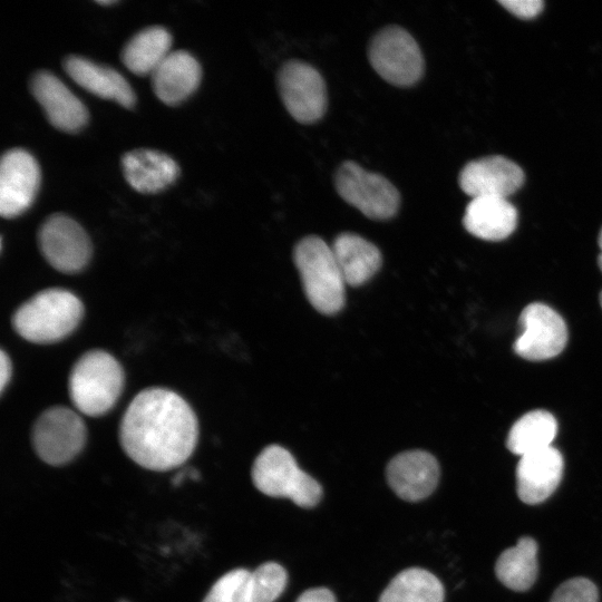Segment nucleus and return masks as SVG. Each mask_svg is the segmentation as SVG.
<instances>
[{"label": "nucleus", "instance_id": "nucleus-3", "mask_svg": "<svg viewBox=\"0 0 602 602\" xmlns=\"http://www.w3.org/2000/svg\"><path fill=\"white\" fill-rule=\"evenodd\" d=\"M124 383L120 362L109 352L94 349L74 363L68 380L69 397L79 414L99 417L115 406Z\"/></svg>", "mask_w": 602, "mask_h": 602}, {"label": "nucleus", "instance_id": "nucleus-5", "mask_svg": "<svg viewBox=\"0 0 602 602\" xmlns=\"http://www.w3.org/2000/svg\"><path fill=\"white\" fill-rule=\"evenodd\" d=\"M251 476L261 493L289 498L300 507H313L322 496L321 485L303 472L291 453L280 445L266 446L256 456Z\"/></svg>", "mask_w": 602, "mask_h": 602}, {"label": "nucleus", "instance_id": "nucleus-17", "mask_svg": "<svg viewBox=\"0 0 602 602\" xmlns=\"http://www.w3.org/2000/svg\"><path fill=\"white\" fill-rule=\"evenodd\" d=\"M64 69L77 85L95 96L113 100L125 108L135 106L136 96L117 70L75 55L64 60Z\"/></svg>", "mask_w": 602, "mask_h": 602}, {"label": "nucleus", "instance_id": "nucleus-24", "mask_svg": "<svg viewBox=\"0 0 602 602\" xmlns=\"http://www.w3.org/2000/svg\"><path fill=\"white\" fill-rule=\"evenodd\" d=\"M556 433L557 421L551 412L532 410L514 423L506 439V447L511 453L524 456L551 447Z\"/></svg>", "mask_w": 602, "mask_h": 602}, {"label": "nucleus", "instance_id": "nucleus-8", "mask_svg": "<svg viewBox=\"0 0 602 602\" xmlns=\"http://www.w3.org/2000/svg\"><path fill=\"white\" fill-rule=\"evenodd\" d=\"M334 186L347 203L373 220L392 217L400 205V194L392 183L353 161H344L338 167Z\"/></svg>", "mask_w": 602, "mask_h": 602}, {"label": "nucleus", "instance_id": "nucleus-2", "mask_svg": "<svg viewBox=\"0 0 602 602\" xmlns=\"http://www.w3.org/2000/svg\"><path fill=\"white\" fill-rule=\"evenodd\" d=\"M84 304L72 292L61 288L45 289L23 302L11 323L25 340L50 344L64 340L79 326Z\"/></svg>", "mask_w": 602, "mask_h": 602}, {"label": "nucleus", "instance_id": "nucleus-33", "mask_svg": "<svg viewBox=\"0 0 602 602\" xmlns=\"http://www.w3.org/2000/svg\"><path fill=\"white\" fill-rule=\"evenodd\" d=\"M96 2H97L98 4H100V6H109V4H114L116 1H114V0H105V1H103V0H97Z\"/></svg>", "mask_w": 602, "mask_h": 602}, {"label": "nucleus", "instance_id": "nucleus-35", "mask_svg": "<svg viewBox=\"0 0 602 602\" xmlns=\"http://www.w3.org/2000/svg\"><path fill=\"white\" fill-rule=\"evenodd\" d=\"M119 602H127V601H125V600H120Z\"/></svg>", "mask_w": 602, "mask_h": 602}, {"label": "nucleus", "instance_id": "nucleus-10", "mask_svg": "<svg viewBox=\"0 0 602 602\" xmlns=\"http://www.w3.org/2000/svg\"><path fill=\"white\" fill-rule=\"evenodd\" d=\"M38 244L46 261L65 274L81 272L91 258L88 234L79 223L65 214H54L41 224Z\"/></svg>", "mask_w": 602, "mask_h": 602}, {"label": "nucleus", "instance_id": "nucleus-1", "mask_svg": "<svg viewBox=\"0 0 602 602\" xmlns=\"http://www.w3.org/2000/svg\"><path fill=\"white\" fill-rule=\"evenodd\" d=\"M198 439V423L190 404L163 387L138 392L119 425V441L139 466L166 472L184 464Z\"/></svg>", "mask_w": 602, "mask_h": 602}, {"label": "nucleus", "instance_id": "nucleus-19", "mask_svg": "<svg viewBox=\"0 0 602 602\" xmlns=\"http://www.w3.org/2000/svg\"><path fill=\"white\" fill-rule=\"evenodd\" d=\"M151 76L157 98L166 105L175 106L196 90L202 69L190 52L176 50L171 51Z\"/></svg>", "mask_w": 602, "mask_h": 602}, {"label": "nucleus", "instance_id": "nucleus-20", "mask_svg": "<svg viewBox=\"0 0 602 602\" xmlns=\"http://www.w3.org/2000/svg\"><path fill=\"white\" fill-rule=\"evenodd\" d=\"M517 219V210L507 198L482 196L467 204L463 225L478 239L501 241L514 232Z\"/></svg>", "mask_w": 602, "mask_h": 602}, {"label": "nucleus", "instance_id": "nucleus-22", "mask_svg": "<svg viewBox=\"0 0 602 602\" xmlns=\"http://www.w3.org/2000/svg\"><path fill=\"white\" fill-rule=\"evenodd\" d=\"M171 45L172 36L165 28H145L125 45L122 51L123 64L135 75H152L169 55Z\"/></svg>", "mask_w": 602, "mask_h": 602}, {"label": "nucleus", "instance_id": "nucleus-31", "mask_svg": "<svg viewBox=\"0 0 602 602\" xmlns=\"http://www.w3.org/2000/svg\"><path fill=\"white\" fill-rule=\"evenodd\" d=\"M12 375V365L9 356L2 349L0 355V391L3 392L10 382Z\"/></svg>", "mask_w": 602, "mask_h": 602}, {"label": "nucleus", "instance_id": "nucleus-12", "mask_svg": "<svg viewBox=\"0 0 602 602\" xmlns=\"http://www.w3.org/2000/svg\"><path fill=\"white\" fill-rule=\"evenodd\" d=\"M40 185V168L27 151H7L0 164V214L13 219L33 203Z\"/></svg>", "mask_w": 602, "mask_h": 602}, {"label": "nucleus", "instance_id": "nucleus-11", "mask_svg": "<svg viewBox=\"0 0 602 602\" xmlns=\"http://www.w3.org/2000/svg\"><path fill=\"white\" fill-rule=\"evenodd\" d=\"M521 334L514 351L531 361H542L560 355L567 342V327L563 318L551 307L533 302L520 315Z\"/></svg>", "mask_w": 602, "mask_h": 602}, {"label": "nucleus", "instance_id": "nucleus-4", "mask_svg": "<svg viewBox=\"0 0 602 602\" xmlns=\"http://www.w3.org/2000/svg\"><path fill=\"white\" fill-rule=\"evenodd\" d=\"M293 261L310 304L320 313H338L346 302V281L332 247L317 236L308 235L294 246Z\"/></svg>", "mask_w": 602, "mask_h": 602}, {"label": "nucleus", "instance_id": "nucleus-14", "mask_svg": "<svg viewBox=\"0 0 602 602\" xmlns=\"http://www.w3.org/2000/svg\"><path fill=\"white\" fill-rule=\"evenodd\" d=\"M30 90L54 127L76 133L86 126L88 122L86 106L52 72L48 70L36 72L30 80Z\"/></svg>", "mask_w": 602, "mask_h": 602}, {"label": "nucleus", "instance_id": "nucleus-30", "mask_svg": "<svg viewBox=\"0 0 602 602\" xmlns=\"http://www.w3.org/2000/svg\"><path fill=\"white\" fill-rule=\"evenodd\" d=\"M295 602H337V600L329 589L314 588L301 593Z\"/></svg>", "mask_w": 602, "mask_h": 602}, {"label": "nucleus", "instance_id": "nucleus-29", "mask_svg": "<svg viewBox=\"0 0 602 602\" xmlns=\"http://www.w3.org/2000/svg\"><path fill=\"white\" fill-rule=\"evenodd\" d=\"M498 3L521 19L536 17L544 7L542 0H498Z\"/></svg>", "mask_w": 602, "mask_h": 602}, {"label": "nucleus", "instance_id": "nucleus-13", "mask_svg": "<svg viewBox=\"0 0 602 602\" xmlns=\"http://www.w3.org/2000/svg\"><path fill=\"white\" fill-rule=\"evenodd\" d=\"M524 183L523 169L513 161L501 156H486L467 163L458 175L464 193L474 197H505Z\"/></svg>", "mask_w": 602, "mask_h": 602}, {"label": "nucleus", "instance_id": "nucleus-15", "mask_svg": "<svg viewBox=\"0 0 602 602\" xmlns=\"http://www.w3.org/2000/svg\"><path fill=\"white\" fill-rule=\"evenodd\" d=\"M439 464L428 452L414 449L396 455L386 467L391 489L404 501L428 497L439 480Z\"/></svg>", "mask_w": 602, "mask_h": 602}, {"label": "nucleus", "instance_id": "nucleus-23", "mask_svg": "<svg viewBox=\"0 0 602 602\" xmlns=\"http://www.w3.org/2000/svg\"><path fill=\"white\" fill-rule=\"evenodd\" d=\"M537 543L523 536L515 546L502 552L495 564L497 579L508 589L523 592L537 577Z\"/></svg>", "mask_w": 602, "mask_h": 602}, {"label": "nucleus", "instance_id": "nucleus-32", "mask_svg": "<svg viewBox=\"0 0 602 602\" xmlns=\"http://www.w3.org/2000/svg\"><path fill=\"white\" fill-rule=\"evenodd\" d=\"M598 243H599V247H600V254L598 256V264H599V268H600V270L602 272V229L600 230V233H599Z\"/></svg>", "mask_w": 602, "mask_h": 602}, {"label": "nucleus", "instance_id": "nucleus-34", "mask_svg": "<svg viewBox=\"0 0 602 602\" xmlns=\"http://www.w3.org/2000/svg\"><path fill=\"white\" fill-rule=\"evenodd\" d=\"M600 304H601V307H602V291H601V293H600Z\"/></svg>", "mask_w": 602, "mask_h": 602}, {"label": "nucleus", "instance_id": "nucleus-21", "mask_svg": "<svg viewBox=\"0 0 602 602\" xmlns=\"http://www.w3.org/2000/svg\"><path fill=\"white\" fill-rule=\"evenodd\" d=\"M331 247L347 285L359 287L366 283L381 266L379 249L359 234L342 232L337 235Z\"/></svg>", "mask_w": 602, "mask_h": 602}, {"label": "nucleus", "instance_id": "nucleus-26", "mask_svg": "<svg viewBox=\"0 0 602 602\" xmlns=\"http://www.w3.org/2000/svg\"><path fill=\"white\" fill-rule=\"evenodd\" d=\"M288 574L283 566L266 562L250 573L249 602H274L284 591Z\"/></svg>", "mask_w": 602, "mask_h": 602}, {"label": "nucleus", "instance_id": "nucleus-16", "mask_svg": "<svg viewBox=\"0 0 602 602\" xmlns=\"http://www.w3.org/2000/svg\"><path fill=\"white\" fill-rule=\"evenodd\" d=\"M563 469V456L553 446L521 456L516 467L520 499L528 505L547 499L557 488Z\"/></svg>", "mask_w": 602, "mask_h": 602}, {"label": "nucleus", "instance_id": "nucleus-27", "mask_svg": "<svg viewBox=\"0 0 602 602\" xmlns=\"http://www.w3.org/2000/svg\"><path fill=\"white\" fill-rule=\"evenodd\" d=\"M250 573L241 567L229 571L212 585L203 602H249Z\"/></svg>", "mask_w": 602, "mask_h": 602}, {"label": "nucleus", "instance_id": "nucleus-6", "mask_svg": "<svg viewBox=\"0 0 602 602\" xmlns=\"http://www.w3.org/2000/svg\"><path fill=\"white\" fill-rule=\"evenodd\" d=\"M87 441V427L77 410L52 406L33 424L31 443L37 456L48 465L62 466L75 459Z\"/></svg>", "mask_w": 602, "mask_h": 602}, {"label": "nucleus", "instance_id": "nucleus-7", "mask_svg": "<svg viewBox=\"0 0 602 602\" xmlns=\"http://www.w3.org/2000/svg\"><path fill=\"white\" fill-rule=\"evenodd\" d=\"M368 58L388 82L411 86L423 76L425 60L415 38L402 27L387 26L370 40Z\"/></svg>", "mask_w": 602, "mask_h": 602}, {"label": "nucleus", "instance_id": "nucleus-28", "mask_svg": "<svg viewBox=\"0 0 602 602\" xmlns=\"http://www.w3.org/2000/svg\"><path fill=\"white\" fill-rule=\"evenodd\" d=\"M599 592L595 584L585 577H573L554 591L550 602H598Z\"/></svg>", "mask_w": 602, "mask_h": 602}, {"label": "nucleus", "instance_id": "nucleus-25", "mask_svg": "<svg viewBox=\"0 0 602 602\" xmlns=\"http://www.w3.org/2000/svg\"><path fill=\"white\" fill-rule=\"evenodd\" d=\"M444 586L429 571L410 567L398 573L378 602H444Z\"/></svg>", "mask_w": 602, "mask_h": 602}, {"label": "nucleus", "instance_id": "nucleus-9", "mask_svg": "<svg viewBox=\"0 0 602 602\" xmlns=\"http://www.w3.org/2000/svg\"><path fill=\"white\" fill-rule=\"evenodd\" d=\"M278 87L287 110L299 123H313L324 115L327 86L312 65L299 59L285 61L278 72Z\"/></svg>", "mask_w": 602, "mask_h": 602}, {"label": "nucleus", "instance_id": "nucleus-18", "mask_svg": "<svg viewBox=\"0 0 602 602\" xmlns=\"http://www.w3.org/2000/svg\"><path fill=\"white\" fill-rule=\"evenodd\" d=\"M122 168L128 184L143 194H155L171 186L179 174L176 162L165 153L138 148L124 154Z\"/></svg>", "mask_w": 602, "mask_h": 602}]
</instances>
